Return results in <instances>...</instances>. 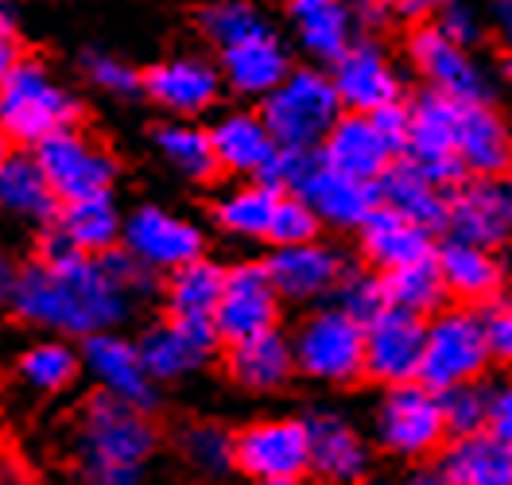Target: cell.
<instances>
[{
	"mask_svg": "<svg viewBox=\"0 0 512 485\" xmlns=\"http://www.w3.org/2000/svg\"><path fill=\"white\" fill-rule=\"evenodd\" d=\"M8 315L39 334L86 342L105 330H125L140 315V303L113 280L105 257L74 253V257H35L20 264Z\"/></svg>",
	"mask_w": 512,
	"mask_h": 485,
	"instance_id": "cell-1",
	"label": "cell"
},
{
	"mask_svg": "<svg viewBox=\"0 0 512 485\" xmlns=\"http://www.w3.org/2000/svg\"><path fill=\"white\" fill-rule=\"evenodd\" d=\"M66 451L74 462L70 485H144V470L160 451V427L152 412L94 392L66 427Z\"/></svg>",
	"mask_w": 512,
	"mask_h": 485,
	"instance_id": "cell-2",
	"label": "cell"
},
{
	"mask_svg": "<svg viewBox=\"0 0 512 485\" xmlns=\"http://www.w3.org/2000/svg\"><path fill=\"white\" fill-rule=\"evenodd\" d=\"M82 97L66 86L63 78L43 63L24 55L20 66L0 86V132L12 140V148L43 144L47 136L82 125Z\"/></svg>",
	"mask_w": 512,
	"mask_h": 485,
	"instance_id": "cell-3",
	"label": "cell"
},
{
	"mask_svg": "<svg viewBox=\"0 0 512 485\" xmlns=\"http://www.w3.org/2000/svg\"><path fill=\"white\" fill-rule=\"evenodd\" d=\"M342 97L334 90V78L326 66H291V74L260 97V117L272 132V140L288 152H319L322 140L342 117Z\"/></svg>",
	"mask_w": 512,
	"mask_h": 485,
	"instance_id": "cell-4",
	"label": "cell"
},
{
	"mask_svg": "<svg viewBox=\"0 0 512 485\" xmlns=\"http://www.w3.org/2000/svg\"><path fill=\"white\" fill-rule=\"evenodd\" d=\"M295 369L303 381L322 388H350L365 381V323L338 303H319L299 315L291 330Z\"/></svg>",
	"mask_w": 512,
	"mask_h": 485,
	"instance_id": "cell-5",
	"label": "cell"
},
{
	"mask_svg": "<svg viewBox=\"0 0 512 485\" xmlns=\"http://www.w3.org/2000/svg\"><path fill=\"white\" fill-rule=\"evenodd\" d=\"M373 439L381 451H388L392 458H408V462L439 454L450 439L439 392L423 381L388 385L373 408Z\"/></svg>",
	"mask_w": 512,
	"mask_h": 485,
	"instance_id": "cell-6",
	"label": "cell"
},
{
	"mask_svg": "<svg viewBox=\"0 0 512 485\" xmlns=\"http://www.w3.org/2000/svg\"><path fill=\"white\" fill-rule=\"evenodd\" d=\"M32 156L63 206L113 194L117 179H121V163L113 156V148L82 125L47 136L43 144H35Z\"/></svg>",
	"mask_w": 512,
	"mask_h": 485,
	"instance_id": "cell-7",
	"label": "cell"
},
{
	"mask_svg": "<svg viewBox=\"0 0 512 485\" xmlns=\"http://www.w3.org/2000/svg\"><path fill=\"white\" fill-rule=\"evenodd\" d=\"M489 342L481 311L474 307H443L439 315L427 319V338H423V365L419 381L435 392L481 381L489 369Z\"/></svg>",
	"mask_w": 512,
	"mask_h": 485,
	"instance_id": "cell-8",
	"label": "cell"
},
{
	"mask_svg": "<svg viewBox=\"0 0 512 485\" xmlns=\"http://www.w3.org/2000/svg\"><path fill=\"white\" fill-rule=\"evenodd\" d=\"M121 249L144 260L152 272L167 276L191 260L206 257V229L183 210H171L160 202H140L125 214Z\"/></svg>",
	"mask_w": 512,
	"mask_h": 485,
	"instance_id": "cell-9",
	"label": "cell"
},
{
	"mask_svg": "<svg viewBox=\"0 0 512 485\" xmlns=\"http://www.w3.org/2000/svg\"><path fill=\"white\" fill-rule=\"evenodd\" d=\"M237 474L249 482L272 478H307L311 474V439L303 416H268L233 431Z\"/></svg>",
	"mask_w": 512,
	"mask_h": 485,
	"instance_id": "cell-10",
	"label": "cell"
},
{
	"mask_svg": "<svg viewBox=\"0 0 512 485\" xmlns=\"http://www.w3.org/2000/svg\"><path fill=\"white\" fill-rule=\"evenodd\" d=\"M458 105L447 94L419 90L416 101H408V148L404 160L423 171L443 191H454L466 179V167L458 160L454 132H458Z\"/></svg>",
	"mask_w": 512,
	"mask_h": 485,
	"instance_id": "cell-11",
	"label": "cell"
},
{
	"mask_svg": "<svg viewBox=\"0 0 512 485\" xmlns=\"http://www.w3.org/2000/svg\"><path fill=\"white\" fill-rule=\"evenodd\" d=\"M140 357L152 373L156 385H183L198 377L202 369L214 365V357L222 350V334L214 323H187V319H167L148 323L136 334Z\"/></svg>",
	"mask_w": 512,
	"mask_h": 485,
	"instance_id": "cell-12",
	"label": "cell"
},
{
	"mask_svg": "<svg viewBox=\"0 0 512 485\" xmlns=\"http://www.w3.org/2000/svg\"><path fill=\"white\" fill-rule=\"evenodd\" d=\"M225 94L222 70L206 55H167L144 70V97L163 109L171 121H194L218 109Z\"/></svg>",
	"mask_w": 512,
	"mask_h": 485,
	"instance_id": "cell-13",
	"label": "cell"
},
{
	"mask_svg": "<svg viewBox=\"0 0 512 485\" xmlns=\"http://www.w3.org/2000/svg\"><path fill=\"white\" fill-rule=\"evenodd\" d=\"M284 299L268 276L264 260H237L225 268V288L222 303L214 311V326L222 334V346L253 338L264 330H276L284 319Z\"/></svg>",
	"mask_w": 512,
	"mask_h": 485,
	"instance_id": "cell-14",
	"label": "cell"
},
{
	"mask_svg": "<svg viewBox=\"0 0 512 485\" xmlns=\"http://www.w3.org/2000/svg\"><path fill=\"white\" fill-rule=\"evenodd\" d=\"M78 350H82V369L97 385V392H105L113 400H125L132 408L156 416L160 385L152 381L136 338H128L125 330H105V334H94V338L78 342Z\"/></svg>",
	"mask_w": 512,
	"mask_h": 485,
	"instance_id": "cell-15",
	"label": "cell"
},
{
	"mask_svg": "<svg viewBox=\"0 0 512 485\" xmlns=\"http://www.w3.org/2000/svg\"><path fill=\"white\" fill-rule=\"evenodd\" d=\"M268 276L280 291V299L291 307H319L330 303L338 284L346 280L350 272V257L330 245V241H307V245H284V249H272L268 257Z\"/></svg>",
	"mask_w": 512,
	"mask_h": 485,
	"instance_id": "cell-16",
	"label": "cell"
},
{
	"mask_svg": "<svg viewBox=\"0 0 512 485\" xmlns=\"http://www.w3.org/2000/svg\"><path fill=\"white\" fill-rule=\"evenodd\" d=\"M427 319L400 307H384L365 323V381L373 385H408L419 381Z\"/></svg>",
	"mask_w": 512,
	"mask_h": 485,
	"instance_id": "cell-17",
	"label": "cell"
},
{
	"mask_svg": "<svg viewBox=\"0 0 512 485\" xmlns=\"http://www.w3.org/2000/svg\"><path fill=\"white\" fill-rule=\"evenodd\" d=\"M408 59H412V66H416V74L423 78L427 90L447 94L454 101H489V78L470 59V47L454 43L431 20L412 28V35H408Z\"/></svg>",
	"mask_w": 512,
	"mask_h": 485,
	"instance_id": "cell-18",
	"label": "cell"
},
{
	"mask_svg": "<svg viewBox=\"0 0 512 485\" xmlns=\"http://www.w3.org/2000/svg\"><path fill=\"white\" fill-rule=\"evenodd\" d=\"M291 194H299L315 210L322 229H334V233H357L381 210V187L377 183H365V179H353V175L326 167L319 160V152L311 156L299 187Z\"/></svg>",
	"mask_w": 512,
	"mask_h": 485,
	"instance_id": "cell-19",
	"label": "cell"
},
{
	"mask_svg": "<svg viewBox=\"0 0 512 485\" xmlns=\"http://www.w3.org/2000/svg\"><path fill=\"white\" fill-rule=\"evenodd\" d=\"M330 78H334V90L342 97V109L346 113H377L388 105H400L404 101V78L396 63L388 59L377 39H357L350 51L330 66Z\"/></svg>",
	"mask_w": 512,
	"mask_h": 485,
	"instance_id": "cell-20",
	"label": "cell"
},
{
	"mask_svg": "<svg viewBox=\"0 0 512 485\" xmlns=\"http://www.w3.org/2000/svg\"><path fill=\"white\" fill-rule=\"evenodd\" d=\"M319 160L342 175L381 183V175L396 160H404V148L373 121V113H342L330 136L322 140Z\"/></svg>",
	"mask_w": 512,
	"mask_h": 485,
	"instance_id": "cell-21",
	"label": "cell"
},
{
	"mask_svg": "<svg viewBox=\"0 0 512 485\" xmlns=\"http://www.w3.org/2000/svg\"><path fill=\"white\" fill-rule=\"evenodd\" d=\"M450 237L481 249H497L512 237V183L505 179H470L450 191Z\"/></svg>",
	"mask_w": 512,
	"mask_h": 485,
	"instance_id": "cell-22",
	"label": "cell"
},
{
	"mask_svg": "<svg viewBox=\"0 0 512 485\" xmlns=\"http://www.w3.org/2000/svg\"><path fill=\"white\" fill-rule=\"evenodd\" d=\"M222 365H225V377L241 388V392H253V396L284 392L299 377L295 350H291V334L284 326L253 334V338H241V342H229Z\"/></svg>",
	"mask_w": 512,
	"mask_h": 485,
	"instance_id": "cell-23",
	"label": "cell"
},
{
	"mask_svg": "<svg viewBox=\"0 0 512 485\" xmlns=\"http://www.w3.org/2000/svg\"><path fill=\"white\" fill-rule=\"evenodd\" d=\"M307 420V439H311V474L326 485H361L369 474V443L334 408H319Z\"/></svg>",
	"mask_w": 512,
	"mask_h": 485,
	"instance_id": "cell-24",
	"label": "cell"
},
{
	"mask_svg": "<svg viewBox=\"0 0 512 485\" xmlns=\"http://www.w3.org/2000/svg\"><path fill=\"white\" fill-rule=\"evenodd\" d=\"M206 129L214 140V156L222 163V175L264 179V171L272 167L276 152H280V144L272 140L260 109H225Z\"/></svg>",
	"mask_w": 512,
	"mask_h": 485,
	"instance_id": "cell-25",
	"label": "cell"
},
{
	"mask_svg": "<svg viewBox=\"0 0 512 485\" xmlns=\"http://www.w3.org/2000/svg\"><path fill=\"white\" fill-rule=\"evenodd\" d=\"M288 20L299 51L326 70L350 51L361 32L350 0H291Z\"/></svg>",
	"mask_w": 512,
	"mask_h": 485,
	"instance_id": "cell-26",
	"label": "cell"
},
{
	"mask_svg": "<svg viewBox=\"0 0 512 485\" xmlns=\"http://www.w3.org/2000/svg\"><path fill=\"white\" fill-rule=\"evenodd\" d=\"M291 47L272 32H260L237 47L218 51V70L229 94L237 97H268L291 74Z\"/></svg>",
	"mask_w": 512,
	"mask_h": 485,
	"instance_id": "cell-27",
	"label": "cell"
},
{
	"mask_svg": "<svg viewBox=\"0 0 512 485\" xmlns=\"http://www.w3.org/2000/svg\"><path fill=\"white\" fill-rule=\"evenodd\" d=\"M458 160L474 179H501L512 171V132L489 109V101H462L458 105V132H454Z\"/></svg>",
	"mask_w": 512,
	"mask_h": 485,
	"instance_id": "cell-28",
	"label": "cell"
},
{
	"mask_svg": "<svg viewBox=\"0 0 512 485\" xmlns=\"http://www.w3.org/2000/svg\"><path fill=\"white\" fill-rule=\"evenodd\" d=\"M63 202L51 191L47 175L39 171L32 152H16L0 163V218L24 229H47L59 218Z\"/></svg>",
	"mask_w": 512,
	"mask_h": 485,
	"instance_id": "cell-29",
	"label": "cell"
},
{
	"mask_svg": "<svg viewBox=\"0 0 512 485\" xmlns=\"http://www.w3.org/2000/svg\"><path fill=\"white\" fill-rule=\"evenodd\" d=\"M353 237H357L361 264H369L377 272H392V268H404V264H416V260H431L439 249L431 229L408 222L404 214H396L388 206H381Z\"/></svg>",
	"mask_w": 512,
	"mask_h": 485,
	"instance_id": "cell-30",
	"label": "cell"
},
{
	"mask_svg": "<svg viewBox=\"0 0 512 485\" xmlns=\"http://www.w3.org/2000/svg\"><path fill=\"white\" fill-rule=\"evenodd\" d=\"M435 474L447 485H512V447L493 431L458 435L443 443Z\"/></svg>",
	"mask_w": 512,
	"mask_h": 485,
	"instance_id": "cell-31",
	"label": "cell"
},
{
	"mask_svg": "<svg viewBox=\"0 0 512 485\" xmlns=\"http://www.w3.org/2000/svg\"><path fill=\"white\" fill-rule=\"evenodd\" d=\"M82 350L70 338H35L12 357V381L32 396H63L82 377Z\"/></svg>",
	"mask_w": 512,
	"mask_h": 485,
	"instance_id": "cell-32",
	"label": "cell"
},
{
	"mask_svg": "<svg viewBox=\"0 0 512 485\" xmlns=\"http://www.w3.org/2000/svg\"><path fill=\"white\" fill-rule=\"evenodd\" d=\"M225 268L229 264H222V260H214L206 253V257L167 272L160 284L163 315L167 319H187V323H214V311L222 303Z\"/></svg>",
	"mask_w": 512,
	"mask_h": 485,
	"instance_id": "cell-33",
	"label": "cell"
},
{
	"mask_svg": "<svg viewBox=\"0 0 512 485\" xmlns=\"http://www.w3.org/2000/svg\"><path fill=\"white\" fill-rule=\"evenodd\" d=\"M435 264L443 272V284L454 299H462L466 307L470 303H489L501 295V284H505V268L501 260L493 257V249H481V245H470V241H458V237H447L439 249H435Z\"/></svg>",
	"mask_w": 512,
	"mask_h": 485,
	"instance_id": "cell-34",
	"label": "cell"
},
{
	"mask_svg": "<svg viewBox=\"0 0 512 485\" xmlns=\"http://www.w3.org/2000/svg\"><path fill=\"white\" fill-rule=\"evenodd\" d=\"M284 191L260 183V179H245V183H233L225 187L214 206H210V222L222 229L225 237L233 241H264L268 245V233H272V218H276V206H280Z\"/></svg>",
	"mask_w": 512,
	"mask_h": 485,
	"instance_id": "cell-35",
	"label": "cell"
},
{
	"mask_svg": "<svg viewBox=\"0 0 512 485\" xmlns=\"http://www.w3.org/2000/svg\"><path fill=\"white\" fill-rule=\"evenodd\" d=\"M152 148L167 171L187 179L194 187H210L222 175V163L214 156L210 129L198 121H163L152 129Z\"/></svg>",
	"mask_w": 512,
	"mask_h": 485,
	"instance_id": "cell-36",
	"label": "cell"
},
{
	"mask_svg": "<svg viewBox=\"0 0 512 485\" xmlns=\"http://www.w3.org/2000/svg\"><path fill=\"white\" fill-rule=\"evenodd\" d=\"M51 226L63 233V241L74 253L105 257V253H113L121 245L125 214H121L113 194H101V198H86V202H66Z\"/></svg>",
	"mask_w": 512,
	"mask_h": 485,
	"instance_id": "cell-37",
	"label": "cell"
},
{
	"mask_svg": "<svg viewBox=\"0 0 512 485\" xmlns=\"http://www.w3.org/2000/svg\"><path fill=\"white\" fill-rule=\"evenodd\" d=\"M381 206L404 214L408 222H416L423 229H447V206H450V194L431 183L423 171H416L408 160H396L388 171L381 175Z\"/></svg>",
	"mask_w": 512,
	"mask_h": 485,
	"instance_id": "cell-38",
	"label": "cell"
},
{
	"mask_svg": "<svg viewBox=\"0 0 512 485\" xmlns=\"http://www.w3.org/2000/svg\"><path fill=\"white\" fill-rule=\"evenodd\" d=\"M381 276H384L388 307L412 311L419 319H431V315H439L447 307L450 291L443 284V272H439L435 257L404 264V268H392V272H381Z\"/></svg>",
	"mask_w": 512,
	"mask_h": 485,
	"instance_id": "cell-39",
	"label": "cell"
},
{
	"mask_svg": "<svg viewBox=\"0 0 512 485\" xmlns=\"http://www.w3.org/2000/svg\"><path fill=\"white\" fill-rule=\"evenodd\" d=\"M179 454L198 478L206 482H222L229 474H237V458H233V431L225 423L194 420L179 431Z\"/></svg>",
	"mask_w": 512,
	"mask_h": 485,
	"instance_id": "cell-40",
	"label": "cell"
},
{
	"mask_svg": "<svg viewBox=\"0 0 512 485\" xmlns=\"http://www.w3.org/2000/svg\"><path fill=\"white\" fill-rule=\"evenodd\" d=\"M194 24H198L202 39L214 43L218 51L237 47V43H245V39H253V35L272 28L253 0H210V4L198 8Z\"/></svg>",
	"mask_w": 512,
	"mask_h": 485,
	"instance_id": "cell-41",
	"label": "cell"
},
{
	"mask_svg": "<svg viewBox=\"0 0 512 485\" xmlns=\"http://www.w3.org/2000/svg\"><path fill=\"white\" fill-rule=\"evenodd\" d=\"M78 70H82V78L94 86L97 94L113 97V101H136V97H144V70H136V66L121 59V55H113V51H82L78 55Z\"/></svg>",
	"mask_w": 512,
	"mask_h": 485,
	"instance_id": "cell-42",
	"label": "cell"
},
{
	"mask_svg": "<svg viewBox=\"0 0 512 485\" xmlns=\"http://www.w3.org/2000/svg\"><path fill=\"white\" fill-rule=\"evenodd\" d=\"M443 400V420H447V435L458 439V435H478V431H489V412H493V388H485L481 381H470V385H458L439 392Z\"/></svg>",
	"mask_w": 512,
	"mask_h": 485,
	"instance_id": "cell-43",
	"label": "cell"
},
{
	"mask_svg": "<svg viewBox=\"0 0 512 485\" xmlns=\"http://www.w3.org/2000/svg\"><path fill=\"white\" fill-rule=\"evenodd\" d=\"M330 303H338V307H342L346 315H353L357 323H369V319H377L384 307H388L384 276L377 268H369V264H350L346 280L338 284Z\"/></svg>",
	"mask_w": 512,
	"mask_h": 485,
	"instance_id": "cell-44",
	"label": "cell"
},
{
	"mask_svg": "<svg viewBox=\"0 0 512 485\" xmlns=\"http://www.w3.org/2000/svg\"><path fill=\"white\" fill-rule=\"evenodd\" d=\"M319 237H322V222L315 218V210L299 194L284 191L280 206H276V218H272L268 245L272 249H284V245H307V241H319Z\"/></svg>",
	"mask_w": 512,
	"mask_h": 485,
	"instance_id": "cell-45",
	"label": "cell"
},
{
	"mask_svg": "<svg viewBox=\"0 0 512 485\" xmlns=\"http://www.w3.org/2000/svg\"><path fill=\"white\" fill-rule=\"evenodd\" d=\"M481 326H485V342L489 357L512 365V295H497L481 307Z\"/></svg>",
	"mask_w": 512,
	"mask_h": 485,
	"instance_id": "cell-46",
	"label": "cell"
},
{
	"mask_svg": "<svg viewBox=\"0 0 512 485\" xmlns=\"http://www.w3.org/2000/svg\"><path fill=\"white\" fill-rule=\"evenodd\" d=\"M431 24H435L443 35H450L454 43H462V47H470V43H478L481 39L478 16H474V8H470V4H462V0H443Z\"/></svg>",
	"mask_w": 512,
	"mask_h": 485,
	"instance_id": "cell-47",
	"label": "cell"
},
{
	"mask_svg": "<svg viewBox=\"0 0 512 485\" xmlns=\"http://www.w3.org/2000/svg\"><path fill=\"white\" fill-rule=\"evenodd\" d=\"M24 59V47H20V39H16V28H12V20L4 16V8H0V86L8 82V74L20 66Z\"/></svg>",
	"mask_w": 512,
	"mask_h": 485,
	"instance_id": "cell-48",
	"label": "cell"
},
{
	"mask_svg": "<svg viewBox=\"0 0 512 485\" xmlns=\"http://www.w3.org/2000/svg\"><path fill=\"white\" fill-rule=\"evenodd\" d=\"M489 431L497 439H505L512 447V381L501 388H493V412H489Z\"/></svg>",
	"mask_w": 512,
	"mask_h": 485,
	"instance_id": "cell-49",
	"label": "cell"
},
{
	"mask_svg": "<svg viewBox=\"0 0 512 485\" xmlns=\"http://www.w3.org/2000/svg\"><path fill=\"white\" fill-rule=\"evenodd\" d=\"M353 4V16H357V28L369 35L384 32V24L392 20V8L381 4V0H350Z\"/></svg>",
	"mask_w": 512,
	"mask_h": 485,
	"instance_id": "cell-50",
	"label": "cell"
},
{
	"mask_svg": "<svg viewBox=\"0 0 512 485\" xmlns=\"http://www.w3.org/2000/svg\"><path fill=\"white\" fill-rule=\"evenodd\" d=\"M0 485H43V482L35 478L32 466H24L20 458L0 454Z\"/></svg>",
	"mask_w": 512,
	"mask_h": 485,
	"instance_id": "cell-51",
	"label": "cell"
},
{
	"mask_svg": "<svg viewBox=\"0 0 512 485\" xmlns=\"http://www.w3.org/2000/svg\"><path fill=\"white\" fill-rule=\"evenodd\" d=\"M16 280H20V260L12 253L0 249V311L12 307V291H16Z\"/></svg>",
	"mask_w": 512,
	"mask_h": 485,
	"instance_id": "cell-52",
	"label": "cell"
},
{
	"mask_svg": "<svg viewBox=\"0 0 512 485\" xmlns=\"http://www.w3.org/2000/svg\"><path fill=\"white\" fill-rule=\"evenodd\" d=\"M493 20H497V28H501V35H505V39L512 43V0H501V4H497Z\"/></svg>",
	"mask_w": 512,
	"mask_h": 485,
	"instance_id": "cell-53",
	"label": "cell"
},
{
	"mask_svg": "<svg viewBox=\"0 0 512 485\" xmlns=\"http://www.w3.org/2000/svg\"><path fill=\"white\" fill-rule=\"evenodd\" d=\"M404 485H447V482H443L435 470H423V474H412V478H408Z\"/></svg>",
	"mask_w": 512,
	"mask_h": 485,
	"instance_id": "cell-54",
	"label": "cell"
},
{
	"mask_svg": "<svg viewBox=\"0 0 512 485\" xmlns=\"http://www.w3.org/2000/svg\"><path fill=\"white\" fill-rule=\"evenodd\" d=\"M249 485H303V478H272V482H249Z\"/></svg>",
	"mask_w": 512,
	"mask_h": 485,
	"instance_id": "cell-55",
	"label": "cell"
},
{
	"mask_svg": "<svg viewBox=\"0 0 512 485\" xmlns=\"http://www.w3.org/2000/svg\"><path fill=\"white\" fill-rule=\"evenodd\" d=\"M8 156H12V140H8L4 132H0V163L8 160Z\"/></svg>",
	"mask_w": 512,
	"mask_h": 485,
	"instance_id": "cell-56",
	"label": "cell"
},
{
	"mask_svg": "<svg viewBox=\"0 0 512 485\" xmlns=\"http://www.w3.org/2000/svg\"><path fill=\"white\" fill-rule=\"evenodd\" d=\"M505 78H509V86H512V51H509V59H505Z\"/></svg>",
	"mask_w": 512,
	"mask_h": 485,
	"instance_id": "cell-57",
	"label": "cell"
},
{
	"mask_svg": "<svg viewBox=\"0 0 512 485\" xmlns=\"http://www.w3.org/2000/svg\"><path fill=\"white\" fill-rule=\"evenodd\" d=\"M4 4H12V0H0V8H4Z\"/></svg>",
	"mask_w": 512,
	"mask_h": 485,
	"instance_id": "cell-58",
	"label": "cell"
}]
</instances>
